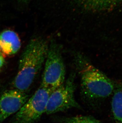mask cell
I'll return each mask as SVG.
<instances>
[{
    "instance_id": "6",
    "label": "cell",
    "mask_w": 122,
    "mask_h": 123,
    "mask_svg": "<svg viewBox=\"0 0 122 123\" xmlns=\"http://www.w3.org/2000/svg\"><path fill=\"white\" fill-rule=\"evenodd\" d=\"M29 97L26 92L14 88L5 92L0 97V122L17 112Z\"/></svg>"
},
{
    "instance_id": "9",
    "label": "cell",
    "mask_w": 122,
    "mask_h": 123,
    "mask_svg": "<svg viewBox=\"0 0 122 123\" xmlns=\"http://www.w3.org/2000/svg\"><path fill=\"white\" fill-rule=\"evenodd\" d=\"M112 110L115 120L122 123V88L114 93L111 102Z\"/></svg>"
},
{
    "instance_id": "13",
    "label": "cell",
    "mask_w": 122,
    "mask_h": 123,
    "mask_svg": "<svg viewBox=\"0 0 122 123\" xmlns=\"http://www.w3.org/2000/svg\"></svg>"
},
{
    "instance_id": "12",
    "label": "cell",
    "mask_w": 122,
    "mask_h": 123,
    "mask_svg": "<svg viewBox=\"0 0 122 123\" xmlns=\"http://www.w3.org/2000/svg\"><path fill=\"white\" fill-rule=\"evenodd\" d=\"M21 1H22V2H26L28 1H29L30 0H21Z\"/></svg>"
},
{
    "instance_id": "7",
    "label": "cell",
    "mask_w": 122,
    "mask_h": 123,
    "mask_svg": "<svg viewBox=\"0 0 122 123\" xmlns=\"http://www.w3.org/2000/svg\"><path fill=\"white\" fill-rule=\"evenodd\" d=\"M21 41L17 33L7 30L0 34V52L3 56L17 53L21 48Z\"/></svg>"
},
{
    "instance_id": "5",
    "label": "cell",
    "mask_w": 122,
    "mask_h": 123,
    "mask_svg": "<svg viewBox=\"0 0 122 123\" xmlns=\"http://www.w3.org/2000/svg\"><path fill=\"white\" fill-rule=\"evenodd\" d=\"M49 90L40 86L16 113L12 123H35L45 113Z\"/></svg>"
},
{
    "instance_id": "4",
    "label": "cell",
    "mask_w": 122,
    "mask_h": 123,
    "mask_svg": "<svg viewBox=\"0 0 122 123\" xmlns=\"http://www.w3.org/2000/svg\"><path fill=\"white\" fill-rule=\"evenodd\" d=\"M75 75L72 73L62 85L51 92L45 113L51 114L71 108H80L75 98Z\"/></svg>"
},
{
    "instance_id": "8",
    "label": "cell",
    "mask_w": 122,
    "mask_h": 123,
    "mask_svg": "<svg viewBox=\"0 0 122 123\" xmlns=\"http://www.w3.org/2000/svg\"><path fill=\"white\" fill-rule=\"evenodd\" d=\"M77 6L87 12H99L111 10L122 0H74Z\"/></svg>"
},
{
    "instance_id": "10",
    "label": "cell",
    "mask_w": 122,
    "mask_h": 123,
    "mask_svg": "<svg viewBox=\"0 0 122 123\" xmlns=\"http://www.w3.org/2000/svg\"><path fill=\"white\" fill-rule=\"evenodd\" d=\"M59 121L61 123H100L94 117L87 116L61 117Z\"/></svg>"
},
{
    "instance_id": "2",
    "label": "cell",
    "mask_w": 122,
    "mask_h": 123,
    "mask_svg": "<svg viewBox=\"0 0 122 123\" xmlns=\"http://www.w3.org/2000/svg\"><path fill=\"white\" fill-rule=\"evenodd\" d=\"M75 57V63L81 76L82 89L86 96L90 98L109 96L114 90L111 80L82 54H76Z\"/></svg>"
},
{
    "instance_id": "1",
    "label": "cell",
    "mask_w": 122,
    "mask_h": 123,
    "mask_svg": "<svg viewBox=\"0 0 122 123\" xmlns=\"http://www.w3.org/2000/svg\"><path fill=\"white\" fill-rule=\"evenodd\" d=\"M49 46L41 38L32 39L21 56L18 69L13 81L14 89L28 92L32 85L46 58Z\"/></svg>"
},
{
    "instance_id": "3",
    "label": "cell",
    "mask_w": 122,
    "mask_h": 123,
    "mask_svg": "<svg viewBox=\"0 0 122 123\" xmlns=\"http://www.w3.org/2000/svg\"><path fill=\"white\" fill-rule=\"evenodd\" d=\"M65 77L66 69L61 47L52 42L49 47L40 86L51 92L64 83Z\"/></svg>"
},
{
    "instance_id": "11",
    "label": "cell",
    "mask_w": 122,
    "mask_h": 123,
    "mask_svg": "<svg viewBox=\"0 0 122 123\" xmlns=\"http://www.w3.org/2000/svg\"><path fill=\"white\" fill-rule=\"evenodd\" d=\"M5 60L3 55L0 52V68H1L5 64Z\"/></svg>"
}]
</instances>
